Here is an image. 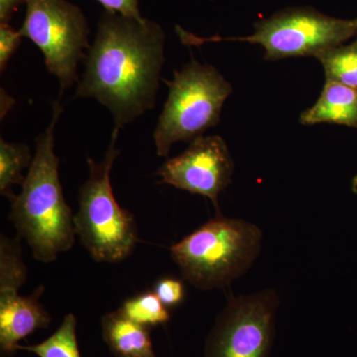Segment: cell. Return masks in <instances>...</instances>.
<instances>
[{
    "instance_id": "6da1fadb",
    "label": "cell",
    "mask_w": 357,
    "mask_h": 357,
    "mask_svg": "<svg viewBox=\"0 0 357 357\" xmlns=\"http://www.w3.org/2000/svg\"><path fill=\"white\" fill-rule=\"evenodd\" d=\"M165 42L158 23L105 11L84 59L76 98L105 105L115 128L135 121L156 105Z\"/></svg>"
},
{
    "instance_id": "7a4b0ae2",
    "label": "cell",
    "mask_w": 357,
    "mask_h": 357,
    "mask_svg": "<svg viewBox=\"0 0 357 357\" xmlns=\"http://www.w3.org/2000/svg\"><path fill=\"white\" fill-rule=\"evenodd\" d=\"M63 107L53 105V115L46 130L36 138V151L21 185L20 195L6 197L10 201L9 218L40 262L55 261L58 255L75 243V215L66 202L59 177L60 160L55 154L56 124Z\"/></svg>"
},
{
    "instance_id": "3957f363",
    "label": "cell",
    "mask_w": 357,
    "mask_h": 357,
    "mask_svg": "<svg viewBox=\"0 0 357 357\" xmlns=\"http://www.w3.org/2000/svg\"><path fill=\"white\" fill-rule=\"evenodd\" d=\"M262 230L255 223L218 213L170 248L188 283L199 290L229 287L252 267L261 251Z\"/></svg>"
},
{
    "instance_id": "277c9868",
    "label": "cell",
    "mask_w": 357,
    "mask_h": 357,
    "mask_svg": "<svg viewBox=\"0 0 357 357\" xmlns=\"http://www.w3.org/2000/svg\"><path fill=\"white\" fill-rule=\"evenodd\" d=\"M119 130L114 128L102 161L88 159L89 178L79 189V208L74 218L77 236L98 262H121L138 243L135 218L117 203L110 180L112 166L121 153L116 148Z\"/></svg>"
},
{
    "instance_id": "5b68a950",
    "label": "cell",
    "mask_w": 357,
    "mask_h": 357,
    "mask_svg": "<svg viewBox=\"0 0 357 357\" xmlns=\"http://www.w3.org/2000/svg\"><path fill=\"white\" fill-rule=\"evenodd\" d=\"M153 137L156 153L168 156L177 142H192L220 121L232 86L215 67L192 61L176 70Z\"/></svg>"
},
{
    "instance_id": "8992f818",
    "label": "cell",
    "mask_w": 357,
    "mask_h": 357,
    "mask_svg": "<svg viewBox=\"0 0 357 357\" xmlns=\"http://www.w3.org/2000/svg\"><path fill=\"white\" fill-rule=\"evenodd\" d=\"M177 32L188 45L223 40L260 45L268 61L311 56L316 58L321 52L357 36V17L340 20L312 8H290L256 23L255 33L241 38H199L180 27Z\"/></svg>"
},
{
    "instance_id": "52a82bcc",
    "label": "cell",
    "mask_w": 357,
    "mask_h": 357,
    "mask_svg": "<svg viewBox=\"0 0 357 357\" xmlns=\"http://www.w3.org/2000/svg\"><path fill=\"white\" fill-rule=\"evenodd\" d=\"M20 30L41 50L45 65L57 77L61 96L79 82L77 67L89 50V29L79 7L68 0H26Z\"/></svg>"
},
{
    "instance_id": "ba28073f",
    "label": "cell",
    "mask_w": 357,
    "mask_h": 357,
    "mask_svg": "<svg viewBox=\"0 0 357 357\" xmlns=\"http://www.w3.org/2000/svg\"><path fill=\"white\" fill-rule=\"evenodd\" d=\"M280 300L273 289L230 296L204 347V357H269Z\"/></svg>"
},
{
    "instance_id": "9c48e42d",
    "label": "cell",
    "mask_w": 357,
    "mask_h": 357,
    "mask_svg": "<svg viewBox=\"0 0 357 357\" xmlns=\"http://www.w3.org/2000/svg\"><path fill=\"white\" fill-rule=\"evenodd\" d=\"M234 162L220 136H201L185 151L166 160L156 175L164 184L210 199L220 213L218 198L231 183Z\"/></svg>"
},
{
    "instance_id": "30bf717a",
    "label": "cell",
    "mask_w": 357,
    "mask_h": 357,
    "mask_svg": "<svg viewBox=\"0 0 357 357\" xmlns=\"http://www.w3.org/2000/svg\"><path fill=\"white\" fill-rule=\"evenodd\" d=\"M44 286L29 296L13 291H0V351L2 356H13L18 342L51 324V316L40 303Z\"/></svg>"
},
{
    "instance_id": "8fae6325",
    "label": "cell",
    "mask_w": 357,
    "mask_h": 357,
    "mask_svg": "<svg viewBox=\"0 0 357 357\" xmlns=\"http://www.w3.org/2000/svg\"><path fill=\"white\" fill-rule=\"evenodd\" d=\"M304 126L333 123L357 128V89L326 81L321 96L300 116Z\"/></svg>"
},
{
    "instance_id": "7c38bea8",
    "label": "cell",
    "mask_w": 357,
    "mask_h": 357,
    "mask_svg": "<svg viewBox=\"0 0 357 357\" xmlns=\"http://www.w3.org/2000/svg\"><path fill=\"white\" fill-rule=\"evenodd\" d=\"M102 331L103 340L116 357H156L150 328L128 318L119 309L103 316Z\"/></svg>"
},
{
    "instance_id": "4fadbf2b",
    "label": "cell",
    "mask_w": 357,
    "mask_h": 357,
    "mask_svg": "<svg viewBox=\"0 0 357 357\" xmlns=\"http://www.w3.org/2000/svg\"><path fill=\"white\" fill-rule=\"evenodd\" d=\"M316 58L325 70L326 81L357 89V38L321 52Z\"/></svg>"
},
{
    "instance_id": "5bb4252c",
    "label": "cell",
    "mask_w": 357,
    "mask_h": 357,
    "mask_svg": "<svg viewBox=\"0 0 357 357\" xmlns=\"http://www.w3.org/2000/svg\"><path fill=\"white\" fill-rule=\"evenodd\" d=\"M33 157L26 144L10 143L0 139V192L8 196L11 187L22 185L25 176L23 171L31 166Z\"/></svg>"
},
{
    "instance_id": "9a60e30c",
    "label": "cell",
    "mask_w": 357,
    "mask_h": 357,
    "mask_svg": "<svg viewBox=\"0 0 357 357\" xmlns=\"http://www.w3.org/2000/svg\"><path fill=\"white\" fill-rule=\"evenodd\" d=\"M18 349L39 357H81L77 340V319L67 314L57 331L38 344L18 345Z\"/></svg>"
},
{
    "instance_id": "2e32d148",
    "label": "cell",
    "mask_w": 357,
    "mask_h": 357,
    "mask_svg": "<svg viewBox=\"0 0 357 357\" xmlns=\"http://www.w3.org/2000/svg\"><path fill=\"white\" fill-rule=\"evenodd\" d=\"M20 237L0 238V291L18 292L27 280V267L22 258Z\"/></svg>"
},
{
    "instance_id": "e0dca14e",
    "label": "cell",
    "mask_w": 357,
    "mask_h": 357,
    "mask_svg": "<svg viewBox=\"0 0 357 357\" xmlns=\"http://www.w3.org/2000/svg\"><path fill=\"white\" fill-rule=\"evenodd\" d=\"M119 310L128 318L148 328L165 325L170 321L168 307L155 295L153 291H146L124 301Z\"/></svg>"
},
{
    "instance_id": "ac0fdd59",
    "label": "cell",
    "mask_w": 357,
    "mask_h": 357,
    "mask_svg": "<svg viewBox=\"0 0 357 357\" xmlns=\"http://www.w3.org/2000/svg\"><path fill=\"white\" fill-rule=\"evenodd\" d=\"M153 292L164 306L177 307L185 298V286L183 282L174 277H163L155 283Z\"/></svg>"
},
{
    "instance_id": "d6986e66",
    "label": "cell",
    "mask_w": 357,
    "mask_h": 357,
    "mask_svg": "<svg viewBox=\"0 0 357 357\" xmlns=\"http://www.w3.org/2000/svg\"><path fill=\"white\" fill-rule=\"evenodd\" d=\"M22 38L20 30L16 31L9 23H0V72L6 70L9 60L20 48Z\"/></svg>"
},
{
    "instance_id": "ffe728a7",
    "label": "cell",
    "mask_w": 357,
    "mask_h": 357,
    "mask_svg": "<svg viewBox=\"0 0 357 357\" xmlns=\"http://www.w3.org/2000/svg\"><path fill=\"white\" fill-rule=\"evenodd\" d=\"M107 11L121 14L128 17L142 18L138 0H96Z\"/></svg>"
},
{
    "instance_id": "44dd1931",
    "label": "cell",
    "mask_w": 357,
    "mask_h": 357,
    "mask_svg": "<svg viewBox=\"0 0 357 357\" xmlns=\"http://www.w3.org/2000/svg\"><path fill=\"white\" fill-rule=\"evenodd\" d=\"M26 0H0V23H8L17 7Z\"/></svg>"
}]
</instances>
